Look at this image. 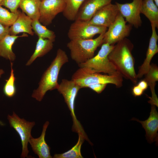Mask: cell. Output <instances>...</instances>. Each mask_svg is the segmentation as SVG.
Instances as JSON below:
<instances>
[{
	"label": "cell",
	"instance_id": "6da1fadb",
	"mask_svg": "<svg viewBox=\"0 0 158 158\" xmlns=\"http://www.w3.org/2000/svg\"><path fill=\"white\" fill-rule=\"evenodd\" d=\"M133 47L129 40L125 38L114 45L108 58L123 77L136 84L138 78L135 69V60L132 53Z\"/></svg>",
	"mask_w": 158,
	"mask_h": 158
},
{
	"label": "cell",
	"instance_id": "7a4b0ae2",
	"mask_svg": "<svg viewBox=\"0 0 158 158\" xmlns=\"http://www.w3.org/2000/svg\"><path fill=\"white\" fill-rule=\"evenodd\" d=\"M68 61L66 52L59 49L56 57L42 75L38 88L33 91L32 97L40 102L48 91L57 89L59 84L58 80L59 72L62 66Z\"/></svg>",
	"mask_w": 158,
	"mask_h": 158
},
{
	"label": "cell",
	"instance_id": "3957f363",
	"mask_svg": "<svg viewBox=\"0 0 158 158\" xmlns=\"http://www.w3.org/2000/svg\"><path fill=\"white\" fill-rule=\"evenodd\" d=\"M105 33L94 39L70 40L67 46L71 59L78 65L92 58L97 48L102 44Z\"/></svg>",
	"mask_w": 158,
	"mask_h": 158
},
{
	"label": "cell",
	"instance_id": "277c9868",
	"mask_svg": "<svg viewBox=\"0 0 158 158\" xmlns=\"http://www.w3.org/2000/svg\"><path fill=\"white\" fill-rule=\"evenodd\" d=\"M71 80L79 85L81 88L98 83L111 84L117 87H120L123 85V77L120 73L103 75L91 72L85 68H80L72 75Z\"/></svg>",
	"mask_w": 158,
	"mask_h": 158
},
{
	"label": "cell",
	"instance_id": "5b68a950",
	"mask_svg": "<svg viewBox=\"0 0 158 158\" xmlns=\"http://www.w3.org/2000/svg\"><path fill=\"white\" fill-rule=\"evenodd\" d=\"M114 46L107 43L102 44L97 54L85 63L78 65L79 68H85L94 73H103L109 75L119 73L108 58V55Z\"/></svg>",
	"mask_w": 158,
	"mask_h": 158
},
{
	"label": "cell",
	"instance_id": "8992f818",
	"mask_svg": "<svg viewBox=\"0 0 158 158\" xmlns=\"http://www.w3.org/2000/svg\"><path fill=\"white\" fill-rule=\"evenodd\" d=\"M81 88L79 85L72 80L63 79L59 84L56 89L63 95L65 102L71 112L73 121L72 130L78 133L85 132L81 123L76 118L75 112V99Z\"/></svg>",
	"mask_w": 158,
	"mask_h": 158
},
{
	"label": "cell",
	"instance_id": "52a82bcc",
	"mask_svg": "<svg viewBox=\"0 0 158 158\" xmlns=\"http://www.w3.org/2000/svg\"><path fill=\"white\" fill-rule=\"evenodd\" d=\"M7 119L11 127L13 128L19 135L22 146V151L20 157H27L29 152L28 144L32 136L31 132L35 124L34 121H27L20 118L14 112L11 115L8 114Z\"/></svg>",
	"mask_w": 158,
	"mask_h": 158
},
{
	"label": "cell",
	"instance_id": "ba28073f",
	"mask_svg": "<svg viewBox=\"0 0 158 158\" xmlns=\"http://www.w3.org/2000/svg\"><path fill=\"white\" fill-rule=\"evenodd\" d=\"M71 25L67 35L70 40L92 39L96 35L105 32V27L92 25L89 21L76 20Z\"/></svg>",
	"mask_w": 158,
	"mask_h": 158
},
{
	"label": "cell",
	"instance_id": "9c48e42d",
	"mask_svg": "<svg viewBox=\"0 0 158 158\" xmlns=\"http://www.w3.org/2000/svg\"><path fill=\"white\" fill-rule=\"evenodd\" d=\"M126 22L119 13L114 21L104 33L102 44L107 43L114 45L128 36L133 26L126 24Z\"/></svg>",
	"mask_w": 158,
	"mask_h": 158
},
{
	"label": "cell",
	"instance_id": "30bf717a",
	"mask_svg": "<svg viewBox=\"0 0 158 158\" xmlns=\"http://www.w3.org/2000/svg\"><path fill=\"white\" fill-rule=\"evenodd\" d=\"M64 0H42L39 8L40 22L44 26L50 25L56 16L65 7Z\"/></svg>",
	"mask_w": 158,
	"mask_h": 158
},
{
	"label": "cell",
	"instance_id": "8fae6325",
	"mask_svg": "<svg viewBox=\"0 0 158 158\" xmlns=\"http://www.w3.org/2000/svg\"><path fill=\"white\" fill-rule=\"evenodd\" d=\"M142 0H133L130 3L124 4L115 3L119 12L126 21L137 28L140 27L142 23L140 14Z\"/></svg>",
	"mask_w": 158,
	"mask_h": 158
},
{
	"label": "cell",
	"instance_id": "7c38bea8",
	"mask_svg": "<svg viewBox=\"0 0 158 158\" xmlns=\"http://www.w3.org/2000/svg\"><path fill=\"white\" fill-rule=\"evenodd\" d=\"M119 13L116 5L111 3L98 10L89 22L93 25L108 28L114 21Z\"/></svg>",
	"mask_w": 158,
	"mask_h": 158
},
{
	"label": "cell",
	"instance_id": "4fadbf2b",
	"mask_svg": "<svg viewBox=\"0 0 158 158\" xmlns=\"http://www.w3.org/2000/svg\"><path fill=\"white\" fill-rule=\"evenodd\" d=\"M131 120L137 121L141 124L145 130V136L149 143H151L156 142L158 143V113L155 105H151L150 116L146 120L140 121L135 118H133Z\"/></svg>",
	"mask_w": 158,
	"mask_h": 158
},
{
	"label": "cell",
	"instance_id": "5bb4252c",
	"mask_svg": "<svg viewBox=\"0 0 158 158\" xmlns=\"http://www.w3.org/2000/svg\"><path fill=\"white\" fill-rule=\"evenodd\" d=\"M112 0H85L81 6L75 20L89 21L99 9L111 3Z\"/></svg>",
	"mask_w": 158,
	"mask_h": 158
},
{
	"label": "cell",
	"instance_id": "9a60e30c",
	"mask_svg": "<svg viewBox=\"0 0 158 158\" xmlns=\"http://www.w3.org/2000/svg\"><path fill=\"white\" fill-rule=\"evenodd\" d=\"M49 121H46L44 124L40 136L37 138L32 136L29 143L35 154L39 158H52L50 154V148L45 140V136L47 129L49 125Z\"/></svg>",
	"mask_w": 158,
	"mask_h": 158
},
{
	"label": "cell",
	"instance_id": "2e32d148",
	"mask_svg": "<svg viewBox=\"0 0 158 158\" xmlns=\"http://www.w3.org/2000/svg\"><path fill=\"white\" fill-rule=\"evenodd\" d=\"M151 25L152 35L150 39L145 58L142 64L139 68L137 74L138 79L142 78L147 73L150 65L152 59L158 52V47L157 44L158 36L156 32V27L153 25Z\"/></svg>",
	"mask_w": 158,
	"mask_h": 158
},
{
	"label": "cell",
	"instance_id": "e0dca14e",
	"mask_svg": "<svg viewBox=\"0 0 158 158\" xmlns=\"http://www.w3.org/2000/svg\"><path fill=\"white\" fill-rule=\"evenodd\" d=\"M32 19L23 12L20 11L18 18L9 27V34L16 35L21 32L33 35L32 26Z\"/></svg>",
	"mask_w": 158,
	"mask_h": 158
},
{
	"label": "cell",
	"instance_id": "ac0fdd59",
	"mask_svg": "<svg viewBox=\"0 0 158 158\" xmlns=\"http://www.w3.org/2000/svg\"><path fill=\"white\" fill-rule=\"evenodd\" d=\"M28 36L25 33L20 36L7 35L0 41V56L11 62L14 61L16 56L12 49L13 44L18 38Z\"/></svg>",
	"mask_w": 158,
	"mask_h": 158
},
{
	"label": "cell",
	"instance_id": "d6986e66",
	"mask_svg": "<svg viewBox=\"0 0 158 158\" xmlns=\"http://www.w3.org/2000/svg\"><path fill=\"white\" fill-rule=\"evenodd\" d=\"M144 79L150 87L152 93V97L148 102L151 105L158 106V99L155 91V86L156 82L158 80V67L154 64H150L147 73L144 75Z\"/></svg>",
	"mask_w": 158,
	"mask_h": 158
},
{
	"label": "cell",
	"instance_id": "ffe728a7",
	"mask_svg": "<svg viewBox=\"0 0 158 158\" xmlns=\"http://www.w3.org/2000/svg\"><path fill=\"white\" fill-rule=\"evenodd\" d=\"M53 42L49 39L38 37L35 51L26 65L30 66L37 57H42L50 51L53 48Z\"/></svg>",
	"mask_w": 158,
	"mask_h": 158
},
{
	"label": "cell",
	"instance_id": "44dd1931",
	"mask_svg": "<svg viewBox=\"0 0 158 158\" xmlns=\"http://www.w3.org/2000/svg\"><path fill=\"white\" fill-rule=\"evenodd\" d=\"M153 0H143L140 12L150 22L151 25L158 28V8Z\"/></svg>",
	"mask_w": 158,
	"mask_h": 158
},
{
	"label": "cell",
	"instance_id": "7402d4cb",
	"mask_svg": "<svg viewBox=\"0 0 158 158\" xmlns=\"http://www.w3.org/2000/svg\"><path fill=\"white\" fill-rule=\"evenodd\" d=\"M40 1V0H21L19 7L22 12L32 20H39Z\"/></svg>",
	"mask_w": 158,
	"mask_h": 158
},
{
	"label": "cell",
	"instance_id": "603a6c76",
	"mask_svg": "<svg viewBox=\"0 0 158 158\" xmlns=\"http://www.w3.org/2000/svg\"><path fill=\"white\" fill-rule=\"evenodd\" d=\"M64 0L66 6L63 12V16L69 20H75L80 8L85 0Z\"/></svg>",
	"mask_w": 158,
	"mask_h": 158
},
{
	"label": "cell",
	"instance_id": "cb8c5ba5",
	"mask_svg": "<svg viewBox=\"0 0 158 158\" xmlns=\"http://www.w3.org/2000/svg\"><path fill=\"white\" fill-rule=\"evenodd\" d=\"M78 140L76 144L71 149L64 153L54 154V158H83L81 152V146L85 140V137L78 133Z\"/></svg>",
	"mask_w": 158,
	"mask_h": 158
},
{
	"label": "cell",
	"instance_id": "d4e9b609",
	"mask_svg": "<svg viewBox=\"0 0 158 158\" xmlns=\"http://www.w3.org/2000/svg\"><path fill=\"white\" fill-rule=\"evenodd\" d=\"M32 26L34 32L38 37L48 39L53 42L55 41L56 36L54 32L42 24L39 19L32 20Z\"/></svg>",
	"mask_w": 158,
	"mask_h": 158
},
{
	"label": "cell",
	"instance_id": "484cf974",
	"mask_svg": "<svg viewBox=\"0 0 158 158\" xmlns=\"http://www.w3.org/2000/svg\"><path fill=\"white\" fill-rule=\"evenodd\" d=\"M11 71L10 76L8 79L6 80V83L3 88L4 94L7 97L11 98L16 94V90L15 84L16 78L13 68V63L11 62Z\"/></svg>",
	"mask_w": 158,
	"mask_h": 158
},
{
	"label": "cell",
	"instance_id": "4316f807",
	"mask_svg": "<svg viewBox=\"0 0 158 158\" xmlns=\"http://www.w3.org/2000/svg\"><path fill=\"white\" fill-rule=\"evenodd\" d=\"M20 11L14 13L10 12L0 5V23L3 25L10 27L18 17Z\"/></svg>",
	"mask_w": 158,
	"mask_h": 158
},
{
	"label": "cell",
	"instance_id": "83f0119b",
	"mask_svg": "<svg viewBox=\"0 0 158 158\" xmlns=\"http://www.w3.org/2000/svg\"><path fill=\"white\" fill-rule=\"evenodd\" d=\"M21 0H3L0 4L1 6H4L8 8L12 12L15 13L18 9Z\"/></svg>",
	"mask_w": 158,
	"mask_h": 158
},
{
	"label": "cell",
	"instance_id": "f1b7e54d",
	"mask_svg": "<svg viewBox=\"0 0 158 158\" xmlns=\"http://www.w3.org/2000/svg\"><path fill=\"white\" fill-rule=\"evenodd\" d=\"M107 85L105 84H96L89 85L87 87L90 88L98 94H99L104 90Z\"/></svg>",
	"mask_w": 158,
	"mask_h": 158
},
{
	"label": "cell",
	"instance_id": "f546056e",
	"mask_svg": "<svg viewBox=\"0 0 158 158\" xmlns=\"http://www.w3.org/2000/svg\"><path fill=\"white\" fill-rule=\"evenodd\" d=\"M9 27L0 23V41L7 35L9 34Z\"/></svg>",
	"mask_w": 158,
	"mask_h": 158
},
{
	"label": "cell",
	"instance_id": "4dcf8cb0",
	"mask_svg": "<svg viewBox=\"0 0 158 158\" xmlns=\"http://www.w3.org/2000/svg\"><path fill=\"white\" fill-rule=\"evenodd\" d=\"M144 92L137 85L134 86L132 89V93L135 97L141 96L143 94Z\"/></svg>",
	"mask_w": 158,
	"mask_h": 158
},
{
	"label": "cell",
	"instance_id": "1f68e13d",
	"mask_svg": "<svg viewBox=\"0 0 158 158\" xmlns=\"http://www.w3.org/2000/svg\"><path fill=\"white\" fill-rule=\"evenodd\" d=\"M137 85L144 91L147 89L148 86L147 83L144 80L140 81Z\"/></svg>",
	"mask_w": 158,
	"mask_h": 158
},
{
	"label": "cell",
	"instance_id": "d6a6232c",
	"mask_svg": "<svg viewBox=\"0 0 158 158\" xmlns=\"http://www.w3.org/2000/svg\"><path fill=\"white\" fill-rule=\"evenodd\" d=\"M4 73V70L1 69H0V78H1L2 75Z\"/></svg>",
	"mask_w": 158,
	"mask_h": 158
},
{
	"label": "cell",
	"instance_id": "836d02e7",
	"mask_svg": "<svg viewBox=\"0 0 158 158\" xmlns=\"http://www.w3.org/2000/svg\"><path fill=\"white\" fill-rule=\"evenodd\" d=\"M156 4L157 5V6H158V0H153Z\"/></svg>",
	"mask_w": 158,
	"mask_h": 158
},
{
	"label": "cell",
	"instance_id": "e575fe53",
	"mask_svg": "<svg viewBox=\"0 0 158 158\" xmlns=\"http://www.w3.org/2000/svg\"><path fill=\"white\" fill-rule=\"evenodd\" d=\"M3 0H0V4L1 3V1H2Z\"/></svg>",
	"mask_w": 158,
	"mask_h": 158
},
{
	"label": "cell",
	"instance_id": "d590c367",
	"mask_svg": "<svg viewBox=\"0 0 158 158\" xmlns=\"http://www.w3.org/2000/svg\"><path fill=\"white\" fill-rule=\"evenodd\" d=\"M40 0L41 1V0Z\"/></svg>",
	"mask_w": 158,
	"mask_h": 158
}]
</instances>
